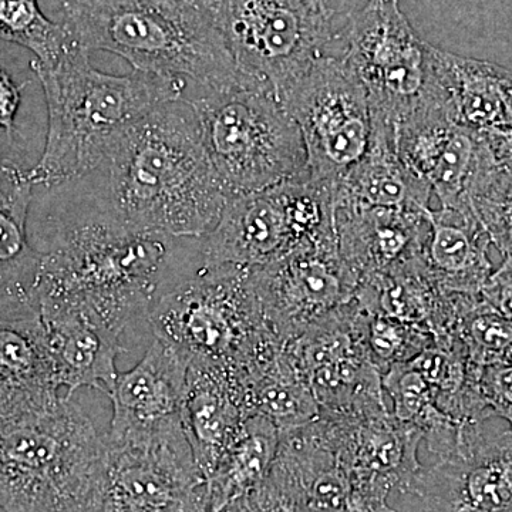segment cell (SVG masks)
Instances as JSON below:
<instances>
[{
  "mask_svg": "<svg viewBox=\"0 0 512 512\" xmlns=\"http://www.w3.org/2000/svg\"><path fill=\"white\" fill-rule=\"evenodd\" d=\"M106 161L109 210L133 228L200 241L227 202L197 113L184 97L161 104L124 131Z\"/></svg>",
  "mask_w": 512,
  "mask_h": 512,
  "instance_id": "6da1fadb",
  "label": "cell"
},
{
  "mask_svg": "<svg viewBox=\"0 0 512 512\" xmlns=\"http://www.w3.org/2000/svg\"><path fill=\"white\" fill-rule=\"evenodd\" d=\"M46 96V146L28 175L33 185L83 177L107 160L121 134L168 101L183 99L185 80L94 69L89 52L70 45L52 66L32 62Z\"/></svg>",
  "mask_w": 512,
  "mask_h": 512,
  "instance_id": "7a4b0ae2",
  "label": "cell"
},
{
  "mask_svg": "<svg viewBox=\"0 0 512 512\" xmlns=\"http://www.w3.org/2000/svg\"><path fill=\"white\" fill-rule=\"evenodd\" d=\"M177 241L133 228L110 210L69 222L39 249L37 305L89 299L121 306L148 323L157 299L194 272L181 271Z\"/></svg>",
  "mask_w": 512,
  "mask_h": 512,
  "instance_id": "3957f363",
  "label": "cell"
},
{
  "mask_svg": "<svg viewBox=\"0 0 512 512\" xmlns=\"http://www.w3.org/2000/svg\"><path fill=\"white\" fill-rule=\"evenodd\" d=\"M62 25L89 53H113L134 70L191 79L200 90L239 74L210 10L185 0H66Z\"/></svg>",
  "mask_w": 512,
  "mask_h": 512,
  "instance_id": "277c9868",
  "label": "cell"
},
{
  "mask_svg": "<svg viewBox=\"0 0 512 512\" xmlns=\"http://www.w3.org/2000/svg\"><path fill=\"white\" fill-rule=\"evenodd\" d=\"M188 101L227 200L306 170L298 124L268 84L239 72L227 86L200 90Z\"/></svg>",
  "mask_w": 512,
  "mask_h": 512,
  "instance_id": "5b68a950",
  "label": "cell"
},
{
  "mask_svg": "<svg viewBox=\"0 0 512 512\" xmlns=\"http://www.w3.org/2000/svg\"><path fill=\"white\" fill-rule=\"evenodd\" d=\"M101 439L69 394L45 412L0 421V510L82 512Z\"/></svg>",
  "mask_w": 512,
  "mask_h": 512,
  "instance_id": "8992f818",
  "label": "cell"
},
{
  "mask_svg": "<svg viewBox=\"0 0 512 512\" xmlns=\"http://www.w3.org/2000/svg\"><path fill=\"white\" fill-rule=\"evenodd\" d=\"M154 338L191 362L238 370L276 343L251 281V269L200 266L171 286L148 315Z\"/></svg>",
  "mask_w": 512,
  "mask_h": 512,
  "instance_id": "52a82bcc",
  "label": "cell"
},
{
  "mask_svg": "<svg viewBox=\"0 0 512 512\" xmlns=\"http://www.w3.org/2000/svg\"><path fill=\"white\" fill-rule=\"evenodd\" d=\"M333 188L308 170L289 180L228 198L201 239L202 266L254 269L335 238Z\"/></svg>",
  "mask_w": 512,
  "mask_h": 512,
  "instance_id": "ba28073f",
  "label": "cell"
},
{
  "mask_svg": "<svg viewBox=\"0 0 512 512\" xmlns=\"http://www.w3.org/2000/svg\"><path fill=\"white\" fill-rule=\"evenodd\" d=\"M207 480L183 423L104 434L82 512H208Z\"/></svg>",
  "mask_w": 512,
  "mask_h": 512,
  "instance_id": "9c48e42d",
  "label": "cell"
},
{
  "mask_svg": "<svg viewBox=\"0 0 512 512\" xmlns=\"http://www.w3.org/2000/svg\"><path fill=\"white\" fill-rule=\"evenodd\" d=\"M212 18L239 72L284 101L318 60L336 56L332 10L308 0H212Z\"/></svg>",
  "mask_w": 512,
  "mask_h": 512,
  "instance_id": "30bf717a",
  "label": "cell"
},
{
  "mask_svg": "<svg viewBox=\"0 0 512 512\" xmlns=\"http://www.w3.org/2000/svg\"><path fill=\"white\" fill-rule=\"evenodd\" d=\"M339 57L365 89L370 117L396 127L429 99L433 45L399 0H367L338 32Z\"/></svg>",
  "mask_w": 512,
  "mask_h": 512,
  "instance_id": "8fae6325",
  "label": "cell"
},
{
  "mask_svg": "<svg viewBox=\"0 0 512 512\" xmlns=\"http://www.w3.org/2000/svg\"><path fill=\"white\" fill-rule=\"evenodd\" d=\"M282 104L301 131L306 170L335 190L369 146L372 117L362 84L339 56H325Z\"/></svg>",
  "mask_w": 512,
  "mask_h": 512,
  "instance_id": "7c38bea8",
  "label": "cell"
},
{
  "mask_svg": "<svg viewBox=\"0 0 512 512\" xmlns=\"http://www.w3.org/2000/svg\"><path fill=\"white\" fill-rule=\"evenodd\" d=\"M285 348L320 414L359 417L389 412L382 372L367 348L366 312L355 298L285 342Z\"/></svg>",
  "mask_w": 512,
  "mask_h": 512,
  "instance_id": "4fadbf2b",
  "label": "cell"
},
{
  "mask_svg": "<svg viewBox=\"0 0 512 512\" xmlns=\"http://www.w3.org/2000/svg\"><path fill=\"white\" fill-rule=\"evenodd\" d=\"M251 281L269 329L284 343L352 301L359 285L336 237L251 269Z\"/></svg>",
  "mask_w": 512,
  "mask_h": 512,
  "instance_id": "5bb4252c",
  "label": "cell"
},
{
  "mask_svg": "<svg viewBox=\"0 0 512 512\" xmlns=\"http://www.w3.org/2000/svg\"><path fill=\"white\" fill-rule=\"evenodd\" d=\"M403 493L419 512H512V431L485 436L468 424L456 453L421 467Z\"/></svg>",
  "mask_w": 512,
  "mask_h": 512,
  "instance_id": "9a60e30c",
  "label": "cell"
},
{
  "mask_svg": "<svg viewBox=\"0 0 512 512\" xmlns=\"http://www.w3.org/2000/svg\"><path fill=\"white\" fill-rule=\"evenodd\" d=\"M397 151L443 208H468V192L490 154L484 134L458 124L440 103L423 104L397 126Z\"/></svg>",
  "mask_w": 512,
  "mask_h": 512,
  "instance_id": "2e32d148",
  "label": "cell"
},
{
  "mask_svg": "<svg viewBox=\"0 0 512 512\" xmlns=\"http://www.w3.org/2000/svg\"><path fill=\"white\" fill-rule=\"evenodd\" d=\"M269 476L288 488L308 512H396L387 498L356 490L322 416L281 433Z\"/></svg>",
  "mask_w": 512,
  "mask_h": 512,
  "instance_id": "e0dca14e",
  "label": "cell"
},
{
  "mask_svg": "<svg viewBox=\"0 0 512 512\" xmlns=\"http://www.w3.org/2000/svg\"><path fill=\"white\" fill-rule=\"evenodd\" d=\"M320 416L328 421L336 456L360 493L383 498L396 488L403 493L420 470L417 453L423 434L392 413Z\"/></svg>",
  "mask_w": 512,
  "mask_h": 512,
  "instance_id": "ac0fdd59",
  "label": "cell"
},
{
  "mask_svg": "<svg viewBox=\"0 0 512 512\" xmlns=\"http://www.w3.org/2000/svg\"><path fill=\"white\" fill-rule=\"evenodd\" d=\"M40 315L55 356L60 387L74 396L82 387L107 396L116 383L117 357L126 352L121 336L126 326L79 299L47 303Z\"/></svg>",
  "mask_w": 512,
  "mask_h": 512,
  "instance_id": "d6986e66",
  "label": "cell"
},
{
  "mask_svg": "<svg viewBox=\"0 0 512 512\" xmlns=\"http://www.w3.org/2000/svg\"><path fill=\"white\" fill-rule=\"evenodd\" d=\"M429 211L333 207L339 254L357 282L420 261L429 235Z\"/></svg>",
  "mask_w": 512,
  "mask_h": 512,
  "instance_id": "ffe728a7",
  "label": "cell"
},
{
  "mask_svg": "<svg viewBox=\"0 0 512 512\" xmlns=\"http://www.w3.org/2000/svg\"><path fill=\"white\" fill-rule=\"evenodd\" d=\"M60 389L39 309L0 313V421L45 412L62 397Z\"/></svg>",
  "mask_w": 512,
  "mask_h": 512,
  "instance_id": "44dd1931",
  "label": "cell"
},
{
  "mask_svg": "<svg viewBox=\"0 0 512 512\" xmlns=\"http://www.w3.org/2000/svg\"><path fill=\"white\" fill-rule=\"evenodd\" d=\"M190 359L164 340L154 338L146 355L119 373L109 394L113 436L148 433L183 423L181 409Z\"/></svg>",
  "mask_w": 512,
  "mask_h": 512,
  "instance_id": "7402d4cb",
  "label": "cell"
},
{
  "mask_svg": "<svg viewBox=\"0 0 512 512\" xmlns=\"http://www.w3.org/2000/svg\"><path fill=\"white\" fill-rule=\"evenodd\" d=\"M430 100L480 134L512 128V70L433 47Z\"/></svg>",
  "mask_w": 512,
  "mask_h": 512,
  "instance_id": "603a6c76",
  "label": "cell"
},
{
  "mask_svg": "<svg viewBox=\"0 0 512 512\" xmlns=\"http://www.w3.org/2000/svg\"><path fill=\"white\" fill-rule=\"evenodd\" d=\"M252 416L237 376L227 366L191 362L181 420L205 480Z\"/></svg>",
  "mask_w": 512,
  "mask_h": 512,
  "instance_id": "cb8c5ba5",
  "label": "cell"
},
{
  "mask_svg": "<svg viewBox=\"0 0 512 512\" xmlns=\"http://www.w3.org/2000/svg\"><path fill=\"white\" fill-rule=\"evenodd\" d=\"M427 218L430 229L421 261L434 284L448 293H481L494 269L488 258L491 239L474 211L430 208Z\"/></svg>",
  "mask_w": 512,
  "mask_h": 512,
  "instance_id": "d4e9b609",
  "label": "cell"
},
{
  "mask_svg": "<svg viewBox=\"0 0 512 512\" xmlns=\"http://www.w3.org/2000/svg\"><path fill=\"white\" fill-rule=\"evenodd\" d=\"M32 187L28 173L0 164V313L39 309L42 254L28 238Z\"/></svg>",
  "mask_w": 512,
  "mask_h": 512,
  "instance_id": "484cf974",
  "label": "cell"
},
{
  "mask_svg": "<svg viewBox=\"0 0 512 512\" xmlns=\"http://www.w3.org/2000/svg\"><path fill=\"white\" fill-rule=\"evenodd\" d=\"M397 128L372 121L369 146L333 191V207L429 210V188L414 178L397 151Z\"/></svg>",
  "mask_w": 512,
  "mask_h": 512,
  "instance_id": "4316f807",
  "label": "cell"
},
{
  "mask_svg": "<svg viewBox=\"0 0 512 512\" xmlns=\"http://www.w3.org/2000/svg\"><path fill=\"white\" fill-rule=\"evenodd\" d=\"M281 433L274 421L261 414L245 420L238 436L207 478L210 510H221L231 501L256 490L271 473Z\"/></svg>",
  "mask_w": 512,
  "mask_h": 512,
  "instance_id": "83f0119b",
  "label": "cell"
},
{
  "mask_svg": "<svg viewBox=\"0 0 512 512\" xmlns=\"http://www.w3.org/2000/svg\"><path fill=\"white\" fill-rule=\"evenodd\" d=\"M383 389L392 399L393 416L416 427L437 460L456 453L467 424L458 423L440 409L433 387L409 362L384 373Z\"/></svg>",
  "mask_w": 512,
  "mask_h": 512,
  "instance_id": "f1b7e54d",
  "label": "cell"
},
{
  "mask_svg": "<svg viewBox=\"0 0 512 512\" xmlns=\"http://www.w3.org/2000/svg\"><path fill=\"white\" fill-rule=\"evenodd\" d=\"M451 335L463 342L468 357L478 367L512 363V322L481 293H456Z\"/></svg>",
  "mask_w": 512,
  "mask_h": 512,
  "instance_id": "f546056e",
  "label": "cell"
},
{
  "mask_svg": "<svg viewBox=\"0 0 512 512\" xmlns=\"http://www.w3.org/2000/svg\"><path fill=\"white\" fill-rule=\"evenodd\" d=\"M471 210L501 255L512 256V158L495 157L490 148L468 192Z\"/></svg>",
  "mask_w": 512,
  "mask_h": 512,
  "instance_id": "4dcf8cb0",
  "label": "cell"
},
{
  "mask_svg": "<svg viewBox=\"0 0 512 512\" xmlns=\"http://www.w3.org/2000/svg\"><path fill=\"white\" fill-rule=\"evenodd\" d=\"M0 37L29 49L39 66H52L72 45L62 23L47 19L37 0H0Z\"/></svg>",
  "mask_w": 512,
  "mask_h": 512,
  "instance_id": "1f68e13d",
  "label": "cell"
},
{
  "mask_svg": "<svg viewBox=\"0 0 512 512\" xmlns=\"http://www.w3.org/2000/svg\"><path fill=\"white\" fill-rule=\"evenodd\" d=\"M433 342L434 336L429 330L379 313L366 312L367 348L382 375L394 365L410 362Z\"/></svg>",
  "mask_w": 512,
  "mask_h": 512,
  "instance_id": "d6a6232c",
  "label": "cell"
},
{
  "mask_svg": "<svg viewBox=\"0 0 512 512\" xmlns=\"http://www.w3.org/2000/svg\"><path fill=\"white\" fill-rule=\"evenodd\" d=\"M478 389L491 417L508 421L512 431V363L481 367Z\"/></svg>",
  "mask_w": 512,
  "mask_h": 512,
  "instance_id": "836d02e7",
  "label": "cell"
},
{
  "mask_svg": "<svg viewBox=\"0 0 512 512\" xmlns=\"http://www.w3.org/2000/svg\"><path fill=\"white\" fill-rule=\"evenodd\" d=\"M247 498L251 512H308L288 488L271 476Z\"/></svg>",
  "mask_w": 512,
  "mask_h": 512,
  "instance_id": "e575fe53",
  "label": "cell"
},
{
  "mask_svg": "<svg viewBox=\"0 0 512 512\" xmlns=\"http://www.w3.org/2000/svg\"><path fill=\"white\" fill-rule=\"evenodd\" d=\"M481 295L512 322V256H505L503 264L490 276Z\"/></svg>",
  "mask_w": 512,
  "mask_h": 512,
  "instance_id": "d590c367",
  "label": "cell"
},
{
  "mask_svg": "<svg viewBox=\"0 0 512 512\" xmlns=\"http://www.w3.org/2000/svg\"><path fill=\"white\" fill-rule=\"evenodd\" d=\"M20 106V89L5 70L0 67V127L13 130Z\"/></svg>",
  "mask_w": 512,
  "mask_h": 512,
  "instance_id": "8d00e7d4",
  "label": "cell"
},
{
  "mask_svg": "<svg viewBox=\"0 0 512 512\" xmlns=\"http://www.w3.org/2000/svg\"><path fill=\"white\" fill-rule=\"evenodd\" d=\"M495 157L512 158V128L504 133L484 134Z\"/></svg>",
  "mask_w": 512,
  "mask_h": 512,
  "instance_id": "74e56055",
  "label": "cell"
},
{
  "mask_svg": "<svg viewBox=\"0 0 512 512\" xmlns=\"http://www.w3.org/2000/svg\"><path fill=\"white\" fill-rule=\"evenodd\" d=\"M214 512H251V510H249L247 495L238 498V500L231 501V503L225 505L221 510Z\"/></svg>",
  "mask_w": 512,
  "mask_h": 512,
  "instance_id": "f35d334b",
  "label": "cell"
},
{
  "mask_svg": "<svg viewBox=\"0 0 512 512\" xmlns=\"http://www.w3.org/2000/svg\"><path fill=\"white\" fill-rule=\"evenodd\" d=\"M308 2L315 6V8L322 10H332L330 9V0H308Z\"/></svg>",
  "mask_w": 512,
  "mask_h": 512,
  "instance_id": "ab89813d",
  "label": "cell"
},
{
  "mask_svg": "<svg viewBox=\"0 0 512 512\" xmlns=\"http://www.w3.org/2000/svg\"><path fill=\"white\" fill-rule=\"evenodd\" d=\"M185 2L194 3V5L202 6V8H210L212 0H185Z\"/></svg>",
  "mask_w": 512,
  "mask_h": 512,
  "instance_id": "60d3db41",
  "label": "cell"
}]
</instances>
